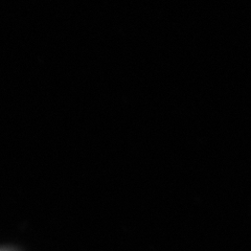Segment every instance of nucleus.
I'll use <instances>...</instances> for the list:
<instances>
[{
  "label": "nucleus",
  "mask_w": 251,
  "mask_h": 251,
  "mask_svg": "<svg viewBox=\"0 0 251 251\" xmlns=\"http://www.w3.org/2000/svg\"><path fill=\"white\" fill-rule=\"evenodd\" d=\"M0 251H11V250H7V249H0Z\"/></svg>",
  "instance_id": "nucleus-1"
}]
</instances>
